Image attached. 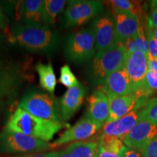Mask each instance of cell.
<instances>
[{
    "instance_id": "cell-26",
    "label": "cell",
    "mask_w": 157,
    "mask_h": 157,
    "mask_svg": "<svg viewBox=\"0 0 157 157\" xmlns=\"http://www.w3.org/2000/svg\"><path fill=\"white\" fill-rule=\"evenodd\" d=\"M140 120L157 124V98L151 99L141 109Z\"/></svg>"
},
{
    "instance_id": "cell-18",
    "label": "cell",
    "mask_w": 157,
    "mask_h": 157,
    "mask_svg": "<svg viewBox=\"0 0 157 157\" xmlns=\"http://www.w3.org/2000/svg\"><path fill=\"white\" fill-rule=\"evenodd\" d=\"M109 113V102L106 95L101 90H96L88 99L84 117L103 124L106 123Z\"/></svg>"
},
{
    "instance_id": "cell-10",
    "label": "cell",
    "mask_w": 157,
    "mask_h": 157,
    "mask_svg": "<svg viewBox=\"0 0 157 157\" xmlns=\"http://www.w3.org/2000/svg\"><path fill=\"white\" fill-rule=\"evenodd\" d=\"M124 67L135 92L146 87V76L148 70L147 56L140 51L127 55Z\"/></svg>"
},
{
    "instance_id": "cell-24",
    "label": "cell",
    "mask_w": 157,
    "mask_h": 157,
    "mask_svg": "<svg viewBox=\"0 0 157 157\" xmlns=\"http://www.w3.org/2000/svg\"><path fill=\"white\" fill-rule=\"evenodd\" d=\"M98 143V146L103 150L113 154H124L127 150V147L125 146L123 140L118 137L102 135Z\"/></svg>"
},
{
    "instance_id": "cell-12",
    "label": "cell",
    "mask_w": 157,
    "mask_h": 157,
    "mask_svg": "<svg viewBox=\"0 0 157 157\" xmlns=\"http://www.w3.org/2000/svg\"><path fill=\"white\" fill-rule=\"evenodd\" d=\"M157 136V124L145 120L138 121L122 139L127 148L140 151Z\"/></svg>"
},
{
    "instance_id": "cell-2",
    "label": "cell",
    "mask_w": 157,
    "mask_h": 157,
    "mask_svg": "<svg viewBox=\"0 0 157 157\" xmlns=\"http://www.w3.org/2000/svg\"><path fill=\"white\" fill-rule=\"evenodd\" d=\"M10 37L13 42L34 52L51 54L59 45L58 34L48 26H28L15 25L12 27Z\"/></svg>"
},
{
    "instance_id": "cell-34",
    "label": "cell",
    "mask_w": 157,
    "mask_h": 157,
    "mask_svg": "<svg viewBox=\"0 0 157 157\" xmlns=\"http://www.w3.org/2000/svg\"><path fill=\"white\" fill-rule=\"evenodd\" d=\"M10 157H59V152L52 151L44 153V154H23V155H16Z\"/></svg>"
},
{
    "instance_id": "cell-32",
    "label": "cell",
    "mask_w": 157,
    "mask_h": 157,
    "mask_svg": "<svg viewBox=\"0 0 157 157\" xmlns=\"http://www.w3.org/2000/svg\"><path fill=\"white\" fill-rule=\"evenodd\" d=\"M148 25L157 28V1L151 2V11L148 17Z\"/></svg>"
},
{
    "instance_id": "cell-29",
    "label": "cell",
    "mask_w": 157,
    "mask_h": 157,
    "mask_svg": "<svg viewBox=\"0 0 157 157\" xmlns=\"http://www.w3.org/2000/svg\"><path fill=\"white\" fill-rule=\"evenodd\" d=\"M17 92L0 91V113L13 99L16 98Z\"/></svg>"
},
{
    "instance_id": "cell-33",
    "label": "cell",
    "mask_w": 157,
    "mask_h": 157,
    "mask_svg": "<svg viewBox=\"0 0 157 157\" xmlns=\"http://www.w3.org/2000/svg\"><path fill=\"white\" fill-rule=\"evenodd\" d=\"M9 19L5 15L2 4L0 3V29L5 31L8 27Z\"/></svg>"
},
{
    "instance_id": "cell-20",
    "label": "cell",
    "mask_w": 157,
    "mask_h": 157,
    "mask_svg": "<svg viewBox=\"0 0 157 157\" xmlns=\"http://www.w3.org/2000/svg\"><path fill=\"white\" fill-rule=\"evenodd\" d=\"M36 70L39 74L41 87L50 94L53 93L56 87L57 80L52 64L50 63L48 64L39 63L36 66Z\"/></svg>"
},
{
    "instance_id": "cell-23",
    "label": "cell",
    "mask_w": 157,
    "mask_h": 157,
    "mask_svg": "<svg viewBox=\"0 0 157 157\" xmlns=\"http://www.w3.org/2000/svg\"><path fill=\"white\" fill-rule=\"evenodd\" d=\"M67 1L45 0L43 5V24L45 26L53 24L56 17L61 13Z\"/></svg>"
},
{
    "instance_id": "cell-3",
    "label": "cell",
    "mask_w": 157,
    "mask_h": 157,
    "mask_svg": "<svg viewBox=\"0 0 157 157\" xmlns=\"http://www.w3.org/2000/svg\"><path fill=\"white\" fill-rule=\"evenodd\" d=\"M126 51L121 44L98 52L88 63L85 74L93 85H103L108 76L124 66Z\"/></svg>"
},
{
    "instance_id": "cell-35",
    "label": "cell",
    "mask_w": 157,
    "mask_h": 157,
    "mask_svg": "<svg viewBox=\"0 0 157 157\" xmlns=\"http://www.w3.org/2000/svg\"><path fill=\"white\" fill-rule=\"evenodd\" d=\"M124 154H113V153L108 152L106 151L103 150V148H101V147L98 146L97 156L98 157H124Z\"/></svg>"
},
{
    "instance_id": "cell-25",
    "label": "cell",
    "mask_w": 157,
    "mask_h": 157,
    "mask_svg": "<svg viewBox=\"0 0 157 157\" xmlns=\"http://www.w3.org/2000/svg\"><path fill=\"white\" fill-rule=\"evenodd\" d=\"M111 8L130 13L139 19L143 14V8L138 2L129 0H111L109 2Z\"/></svg>"
},
{
    "instance_id": "cell-22",
    "label": "cell",
    "mask_w": 157,
    "mask_h": 157,
    "mask_svg": "<svg viewBox=\"0 0 157 157\" xmlns=\"http://www.w3.org/2000/svg\"><path fill=\"white\" fill-rule=\"evenodd\" d=\"M121 44L124 48L127 55L137 52V51H140L147 56L148 52V40L145 35L144 29H143V25H140L135 36L127 39Z\"/></svg>"
},
{
    "instance_id": "cell-21",
    "label": "cell",
    "mask_w": 157,
    "mask_h": 157,
    "mask_svg": "<svg viewBox=\"0 0 157 157\" xmlns=\"http://www.w3.org/2000/svg\"><path fill=\"white\" fill-rule=\"evenodd\" d=\"M71 157H95L98 154V143L79 141L71 143L66 148Z\"/></svg>"
},
{
    "instance_id": "cell-36",
    "label": "cell",
    "mask_w": 157,
    "mask_h": 157,
    "mask_svg": "<svg viewBox=\"0 0 157 157\" xmlns=\"http://www.w3.org/2000/svg\"><path fill=\"white\" fill-rule=\"evenodd\" d=\"M124 157H142L140 151L136 150V149L127 148V151L125 152L124 156Z\"/></svg>"
},
{
    "instance_id": "cell-7",
    "label": "cell",
    "mask_w": 157,
    "mask_h": 157,
    "mask_svg": "<svg viewBox=\"0 0 157 157\" xmlns=\"http://www.w3.org/2000/svg\"><path fill=\"white\" fill-rule=\"evenodd\" d=\"M103 10L101 2L94 0L69 1L63 17V26L71 29L87 23Z\"/></svg>"
},
{
    "instance_id": "cell-1",
    "label": "cell",
    "mask_w": 157,
    "mask_h": 157,
    "mask_svg": "<svg viewBox=\"0 0 157 157\" xmlns=\"http://www.w3.org/2000/svg\"><path fill=\"white\" fill-rule=\"evenodd\" d=\"M69 127L64 122L44 120L17 107L10 117L5 128L48 142L59 131Z\"/></svg>"
},
{
    "instance_id": "cell-39",
    "label": "cell",
    "mask_w": 157,
    "mask_h": 157,
    "mask_svg": "<svg viewBox=\"0 0 157 157\" xmlns=\"http://www.w3.org/2000/svg\"><path fill=\"white\" fill-rule=\"evenodd\" d=\"M95 157H98V156H97V155H96V156H95Z\"/></svg>"
},
{
    "instance_id": "cell-15",
    "label": "cell",
    "mask_w": 157,
    "mask_h": 157,
    "mask_svg": "<svg viewBox=\"0 0 157 157\" xmlns=\"http://www.w3.org/2000/svg\"><path fill=\"white\" fill-rule=\"evenodd\" d=\"M101 90L106 95L125 96L134 93V90L124 66L108 76L101 86Z\"/></svg>"
},
{
    "instance_id": "cell-5",
    "label": "cell",
    "mask_w": 157,
    "mask_h": 157,
    "mask_svg": "<svg viewBox=\"0 0 157 157\" xmlns=\"http://www.w3.org/2000/svg\"><path fill=\"white\" fill-rule=\"evenodd\" d=\"M95 40L92 28L84 29L70 34L65 44V55L68 61L82 64L95 56Z\"/></svg>"
},
{
    "instance_id": "cell-38",
    "label": "cell",
    "mask_w": 157,
    "mask_h": 157,
    "mask_svg": "<svg viewBox=\"0 0 157 157\" xmlns=\"http://www.w3.org/2000/svg\"><path fill=\"white\" fill-rule=\"evenodd\" d=\"M59 157H71V156L69 153H68L66 149V150L60 151L59 152Z\"/></svg>"
},
{
    "instance_id": "cell-6",
    "label": "cell",
    "mask_w": 157,
    "mask_h": 157,
    "mask_svg": "<svg viewBox=\"0 0 157 157\" xmlns=\"http://www.w3.org/2000/svg\"><path fill=\"white\" fill-rule=\"evenodd\" d=\"M48 142L5 128L0 132V152L4 154H25L48 150Z\"/></svg>"
},
{
    "instance_id": "cell-16",
    "label": "cell",
    "mask_w": 157,
    "mask_h": 157,
    "mask_svg": "<svg viewBox=\"0 0 157 157\" xmlns=\"http://www.w3.org/2000/svg\"><path fill=\"white\" fill-rule=\"evenodd\" d=\"M87 90L81 83L69 88L60 101L63 121H68L77 112L83 103Z\"/></svg>"
},
{
    "instance_id": "cell-19",
    "label": "cell",
    "mask_w": 157,
    "mask_h": 157,
    "mask_svg": "<svg viewBox=\"0 0 157 157\" xmlns=\"http://www.w3.org/2000/svg\"><path fill=\"white\" fill-rule=\"evenodd\" d=\"M42 0H25L22 2L21 19L28 26H43Z\"/></svg>"
},
{
    "instance_id": "cell-30",
    "label": "cell",
    "mask_w": 157,
    "mask_h": 157,
    "mask_svg": "<svg viewBox=\"0 0 157 157\" xmlns=\"http://www.w3.org/2000/svg\"><path fill=\"white\" fill-rule=\"evenodd\" d=\"M142 157H157V136L140 151Z\"/></svg>"
},
{
    "instance_id": "cell-17",
    "label": "cell",
    "mask_w": 157,
    "mask_h": 157,
    "mask_svg": "<svg viewBox=\"0 0 157 157\" xmlns=\"http://www.w3.org/2000/svg\"><path fill=\"white\" fill-rule=\"evenodd\" d=\"M141 109H135L117 120L105 123L102 135L118 137L122 140L135 124L140 121Z\"/></svg>"
},
{
    "instance_id": "cell-28",
    "label": "cell",
    "mask_w": 157,
    "mask_h": 157,
    "mask_svg": "<svg viewBox=\"0 0 157 157\" xmlns=\"http://www.w3.org/2000/svg\"><path fill=\"white\" fill-rule=\"evenodd\" d=\"M147 40H148V52L147 54L148 60H157V40L154 38L151 31L147 27Z\"/></svg>"
},
{
    "instance_id": "cell-13",
    "label": "cell",
    "mask_w": 157,
    "mask_h": 157,
    "mask_svg": "<svg viewBox=\"0 0 157 157\" xmlns=\"http://www.w3.org/2000/svg\"><path fill=\"white\" fill-rule=\"evenodd\" d=\"M23 79V72L18 63L0 58V91L18 93Z\"/></svg>"
},
{
    "instance_id": "cell-4",
    "label": "cell",
    "mask_w": 157,
    "mask_h": 157,
    "mask_svg": "<svg viewBox=\"0 0 157 157\" xmlns=\"http://www.w3.org/2000/svg\"><path fill=\"white\" fill-rule=\"evenodd\" d=\"M21 109L44 120L63 122L60 103L54 95L36 89L27 91L18 103Z\"/></svg>"
},
{
    "instance_id": "cell-27",
    "label": "cell",
    "mask_w": 157,
    "mask_h": 157,
    "mask_svg": "<svg viewBox=\"0 0 157 157\" xmlns=\"http://www.w3.org/2000/svg\"><path fill=\"white\" fill-rule=\"evenodd\" d=\"M59 82H60V83L63 84L65 87H68V89L75 87L79 84L78 80L76 79L75 75L71 71L68 65H64L60 68Z\"/></svg>"
},
{
    "instance_id": "cell-11",
    "label": "cell",
    "mask_w": 157,
    "mask_h": 157,
    "mask_svg": "<svg viewBox=\"0 0 157 157\" xmlns=\"http://www.w3.org/2000/svg\"><path fill=\"white\" fill-rule=\"evenodd\" d=\"M102 124L83 117L73 127L66 129L60 137L50 144L51 148H55L73 141L82 140L93 136L102 127Z\"/></svg>"
},
{
    "instance_id": "cell-14",
    "label": "cell",
    "mask_w": 157,
    "mask_h": 157,
    "mask_svg": "<svg viewBox=\"0 0 157 157\" xmlns=\"http://www.w3.org/2000/svg\"><path fill=\"white\" fill-rule=\"evenodd\" d=\"M112 11L117 41L122 44L137 34L141 25L140 19L128 12L114 9Z\"/></svg>"
},
{
    "instance_id": "cell-37",
    "label": "cell",
    "mask_w": 157,
    "mask_h": 157,
    "mask_svg": "<svg viewBox=\"0 0 157 157\" xmlns=\"http://www.w3.org/2000/svg\"><path fill=\"white\" fill-rule=\"evenodd\" d=\"M148 70L157 72V60H148Z\"/></svg>"
},
{
    "instance_id": "cell-31",
    "label": "cell",
    "mask_w": 157,
    "mask_h": 157,
    "mask_svg": "<svg viewBox=\"0 0 157 157\" xmlns=\"http://www.w3.org/2000/svg\"><path fill=\"white\" fill-rule=\"evenodd\" d=\"M146 86L152 91L157 90V72L148 70L146 76Z\"/></svg>"
},
{
    "instance_id": "cell-8",
    "label": "cell",
    "mask_w": 157,
    "mask_h": 157,
    "mask_svg": "<svg viewBox=\"0 0 157 157\" xmlns=\"http://www.w3.org/2000/svg\"><path fill=\"white\" fill-rule=\"evenodd\" d=\"M95 40V49L98 52L107 50L119 44L116 34L113 17L109 15L98 16L92 24Z\"/></svg>"
},
{
    "instance_id": "cell-9",
    "label": "cell",
    "mask_w": 157,
    "mask_h": 157,
    "mask_svg": "<svg viewBox=\"0 0 157 157\" xmlns=\"http://www.w3.org/2000/svg\"><path fill=\"white\" fill-rule=\"evenodd\" d=\"M109 102V117L106 121L112 122L135 109H141L148 103V98H138L134 93L125 96L107 95Z\"/></svg>"
}]
</instances>
